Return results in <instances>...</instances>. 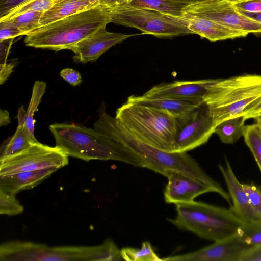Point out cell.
<instances>
[{
  "mask_svg": "<svg viewBox=\"0 0 261 261\" xmlns=\"http://www.w3.org/2000/svg\"><path fill=\"white\" fill-rule=\"evenodd\" d=\"M96 129L128 149L141 160L144 168L164 175L168 170L182 172L199 179L213 187L216 192L229 204L228 193L221 185L209 176L198 163L186 152L163 151L141 141L108 113L98 120Z\"/></svg>",
  "mask_w": 261,
  "mask_h": 261,
  "instance_id": "6da1fadb",
  "label": "cell"
},
{
  "mask_svg": "<svg viewBox=\"0 0 261 261\" xmlns=\"http://www.w3.org/2000/svg\"><path fill=\"white\" fill-rule=\"evenodd\" d=\"M56 146L69 156L85 161L115 160L144 168L140 158L125 147L96 129L74 123H54L49 126Z\"/></svg>",
  "mask_w": 261,
  "mask_h": 261,
  "instance_id": "7a4b0ae2",
  "label": "cell"
},
{
  "mask_svg": "<svg viewBox=\"0 0 261 261\" xmlns=\"http://www.w3.org/2000/svg\"><path fill=\"white\" fill-rule=\"evenodd\" d=\"M111 22L110 10L98 5L90 9L37 28L25 35L27 46L58 51L79 42Z\"/></svg>",
  "mask_w": 261,
  "mask_h": 261,
  "instance_id": "3957f363",
  "label": "cell"
},
{
  "mask_svg": "<svg viewBox=\"0 0 261 261\" xmlns=\"http://www.w3.org/2000/svg\"><path fill=\"white\" fill-rule=\"evenodd\" d=\"M123 260L120 250L110 239L96 246L50 247L30 241H11L1 244V261Z\"/></svg>",
  "mask_w": 261,
  "mask_h": 261,
  "instance_id": "277c9868",
  "label": "cell"
},
{
  "mask_svg": "<svg viewBox=\"0 0 261 261\" xmlns=\"http://www.w3.org/2000/svg\"><path fill=\"white\" fill-rule=\"evenodd\" d=\"M116 120L145 144L175 152V117L169 112L126 102L116 111Z\"/></svg>",
  "mask_w": 261,
  "mask_h": 261,
  "instance_id": "5b68a950",
  "label": "cell"
},
{
  "mask_svg": "<svg viewBox=\"0 0 261 261\" xmlns=\"http://www.w3.org/2000/svg\"><path fill=\"white\" fill-rule=\"evenodd\" d=\"M261 98V75L243 74L218 79L203 98L216 125L245 111Z\"/></svg>",
  "mask_w": 261,
  "mask_h": 261,
  "instance_id": "8992f818",
  "label": "cell"
},
{
  "mask_svg": "<svg viewBox=\"0 0 261 261\" xmlns=\"http://www.w3.org/2000/svg\"><path fill=\"white\" fill-rule=\"evenodd\" d=\"M177 216L169 221L178 228L214 242L237 233L245 222L232 208H226L202 202L180 203Z\"/></svg>",
  "mask_w": 261,
  "mask_h": 261,
  "instance_id": "52a82bcc",
  "label": "cell"
},
{
  "mask_svg": "<svg viewBox=\"0 0 261 261\" xmlns=\"http://www.w3.org/2000/svg\"><path fill=\"white\" fill-rule=\"evenodd\" d=\"M111 22L135 28L145 34L170 37L193 34L185 17L174 16L148 9L128 7L110 10Z\"/></svg>",
  "mask_w": 261,
  "mask_h": 261,
  "instance_id": "ba28073f",
  "label": "cell"
},
{
  "mask_svg": "<svg viewBox=\"0 0 261 261\" xmlns=\"http://www.w3.org/2000/svg\"><path fill=\"white\" fill-rule=\"evenodd\" d=\"M68 156L57 146L37 142L18 153L0 159V177L50 168L59 169L68 164Z\"/></svg>",
  "mask_w": 261,
  "mask_h": 261,
  "instance_id": "9c48e42d",
  "label": "cell"
},
{
  "mask_svg": "<svg viewBox=\"0 0 261 261\" xmlns=\"http://www.w3.org/2000/svg\"><path fill=\"white\" fill-rule=\"evenodd\" d=\"M175 119V152H187L206 143L216 126L204 103Z\"/></svg>",
  "mask_w": 261,
  "mask_h": 261,
  "instance_id": "30bf717a",
  "label": "cell"
},
{
  "mask_svg": "<svg viewBox=\"0 0 261 261\" xmlns=\"http://www.w3.org/2000/svg\"><path fill=\"white\" fill-rule=\"evenodd\" d=\"M185 12L247 34H261V23L240 12L228 0H213L188 6Z\"/></svg>",
  "mask_w": 261,
  "mask_h": 261,
  "instance_id": "8fae6325",
  "label": "cell"
},
{
  "mask_svg": "<svg viewBox=\"0 0 261 261\" xmlns=\"http://www.w3.org/2000/svg\"><path fill=\"white\" fill-rule=\"evenodd\" d=\"M251 247L236 233L195 251L168 257L162 260L241 261L244 255Z\"/></svg>",
  "mask_w": 261,
  "mask_h": 261,
  "instance_id": "7c38bea8",
  "label": "cell"
},
{
  "mask_svg": "<svg viewBox=\"0 0 261 261\" xmlns=\"http://www.w3.org/2000/svg\"><path fill=\"white\" fill-rule=\"evenodd\" d=\"M168 179L164 195L167 203H187L201 194L216 192L206 183L180 172L169 170L163 175Z\"/></svg>",
  "mask_w": 261,
  "mask_h": 261,
  "instance_id": "4fadbf2b",
  "label": "cell"
},
{
  "mask_svg": "<svg viewBox=\"0 0 261 261\" xmlns=\"http://www.w3.org/2000/svg\"><path fill=\"white\" fill-rule=\"evenodd\" d=\"M103 27L72 46L75 63L94 62L112 46L121 43L134 35L108 31Z\"/></svg>",
  "mask_w": 261,
  "mask_h": 261,
  "instance_id": "5bb4252c",
  "label": "cell"
},
{
  "mask_svg": "<svg viewBox=\"0 0 261 261\" xmlns=\"http://www.w3.org/2000/svg\"><path fill=\"white\" fill-rule=\"evenodd\" d=\"M218 80L203 79L162 83L153 86L143 94L203 102L204 96Z\"/></svg>",
  "mask_w": 261,
  "mask_h": 261,
  "instance_id": "9a60e30c",
  "label": "cell"
},
{
  "mask_svg": "<svg viewBox=\"0 0 261 261\" xmlns=\"http://www.w3.org/2000/svg\"><path fill=\"white\" fill-rule=\"evenodd\" d=\"M225 161V166L219 165V168L224 178L228 193L232 201L231 207L244 222H261V217L252 206L242 184L237 178L229 161L227 159Z\"/></svg>",
  "mask_w": 261,
  "mask_h": 261,
  "instance_id": "2e32d148",
  "label": "cell"
},
{
  "mask_svg": "<svg viewBox=\"0 0 261 261\" xmlns=\"http://www.w3.org/2000/svg\"><path fill=\"white\" fill-rule=\"evenodd\" d=\"M184 17L188 21V28L212 42L244 37L247 34L223 25L205 18L191 15L185 12Z\"/></svg>",
  "mask_w": 261,
  "mask_h": 261,
  "instance_id": "e0dca14e",
  "label": "cell"
},
{
  "mask_svg": "<svg viewBox=\"0 0 261 261\" xmlns=\"http://www.w3.org/2000/svg\"><path fill=\"white\" fill-rule=\"evenodd\" d=\"M126 102L165 110L175 117L182 116L204 103L163 96H148L144 94L132 95L128 97Z\"/></svg>",
  "mask_w": 261,
  "mask_h": 261,
  "instance_id": "ac0fdd59",
  "label": "cell"
},
{
  "mask_svg": "<svg viewBox=\"0 0 261 261\" xmlns=\"http://www.w3.org/2000/svg\"><path fill=\"white\" fill-rule=\"evenodd\" d=\"M57 169L54 168L25 171L0 177V189L16 195L26 190L32 189L49 177Z\"/></svg>",
  "mask_w": 261,
  "mask_h": 261,
  "instance_id": "d6986e66",
  "label": "cell"
},
{
  "mask_svg": "<svg viewBox=\"0 0 261 261\" xmlns=\"http://www.w3.org/2000/svg\"><path fill=\"white\" fill-rule=\"evenodd\" d=\"M99 0H58L43 12L40 27L90 9L98 5Z\"/></svg>",
  "mask_w": 261,
  "mask_h": 261,
  "instance_id": "ffe728a7",
  "label": "cell"
},
{
  "mask_svg": "<svg viewBox=\"0 0 261 261\" xmlns=\"http://www.w3.org/2000/svg\"><path fill=\"white\" fill-rule=\"evenodd\" d=\"M25 112L22 106L18 111V125L17 129L14 135L5 140L1 145L0 159L18 153L38 142L23 124Z\"/></svg>",
  "mask_w": 261,
  "mask_h": 261,
  "instance_id": "44dd1931",
  "label": "cell"
},
{
  "mask_svg": "<svg viewBox=\"0 0 261 261\" xmlns=\"http://www.w3.org/2000/svg\"><path fill=\"white\" fill-rule=\"evenodd\" d=\"M188 6L173 0H133L126 7L151 9L168 15L184 17V10Z\"/></svg>",
  "mask_w": 261,
  "mask_h": 261,
  "instance_id": "7402d4cb",
  "label": "cell"
},
{
  "mask_svg": "<svg viewBox=\"0 0 261 261\" xmlns=\"http://www.w3.org/2000/svg\"><path fill=\"white\" fill-rule=\"evenodd\" d=\"M245 121L244 116L225 120L216 125L214 133L218 136L222 143L234 144L243 137Z\"/></svg>",
  "mask_w": 261,
  "mask_h": 261,
  "instance_id": "603a6c76",
  "label": "cell"
},
{
  "mask_svg": "<svg viewBox=\"0 0 261 261\" xmlns=\"http://www.w3.org/2000/svg\"><path fill=\"white\" fill-rule=\"evenodd\" d=\"M46 84L43 81H36L33 87L31 98L24 116L23 124L29 130L31 134L34 136V113L38 111V107L41 98L45 93Z\"/></svg>",
  "mask_w": 261,
  "mask_h": 261,
  "instance_id": "cb8c5ba5",
  "label": "cell"
},
{
  "mask_svg": "<svg viewBox=\"0 0 261 261\" xmlns=\"http://www.w3.org/2000/svg\"><path fill=\"white\" fill-rule=\"evenodd\" d=\"M123 260L127 261H161L148 241L142 243L140 249L126 247L121 250Z\"/></svg>",
  "mask_w": 261,
  "mask_h": 261,
  "instance_id": "d4e9b609",
  "label": "cell"
},
{
  "mask_svg": "<svg viewBox=\"0 0 261 261\" xmlns=\"http://www.w3.org/2000/svg\"><path fill=\"white\" fill-rule=\"evenodd\" d=\"M44 12L29 11L13 17L1 20H7L27 35L39 28L40 20Z\"/></svg>",
  "mask_w": 261,
  "mask_h": 261,
  "instance_id": "484cf974",
  "label": "cell"
},
{
  "mask_svg": "<svg viewBox=\"0 0 261 261\" xmlns=\"http://www.w3.org/2000/svg\"><path fill=\"white\" fill-rule=\"evenodd\" d=\"M243 137L261 172V133L255 124L245 126Z\"/></svg>",
  "mask_w": 261,
  "mask_h": 261,
  "instance_id": "4316f807",
  "label": "cell"
},
{
  "mask_svg": "<svg viewBox=\"0 0 261 261\" xmlns=\"http://www.w3.org/2000/svg\"><path fill=\"white\" fill-rule=\"evenodd\" d=\"M237 233L250 246H261V222H245Z\"/></svg>",
  "mask_w": 261,
  "mask_h": 261,
  "instance_id": "83f0119b",
  "label": "cell"
},
{
  "mask_svg": "<svg viewBox=\"0 0 261 261\" xmlns=\"http://www.w3.org/2000/svg\"><path fill=\"white\" fill-rule=\"evenodd\" d=\"M55 0H29L10 11L0 20L7 19L29 11L45 12L54 5Z\"/></svg>",
  "mask_w": 261,
  "mask_h": 261,
  "instance_id": "f1b7e54d",
  "label": "cell"
},
{
  "mask_svg": "<svg viewBox=\"0 0 261 261\" xmlns=\"http://www.w3.org/2000/svg\"><path fill=\"white\" fill-rule=\"evenodd\" d=\"M23 206L16 199L15 195L9 194L0 189V214L14 216L21 214Z\"/></svg>",
  "mask_w": 261,
  "mask_h": 261,
  "instance_id": "f546056e",
  "label": "cell"
},
{
  "mask_svg": "<svg viewBox=\"0 0 261 261\" xmlns=\"http://www.w3.org/2000/svg\"><path fill=\"white\" fill-rule=\"evenodd\" d=\"M242 185L252 206L261 217V188L252 182Z\"/></svg>",
  "mask_w": 261,
  "mask_h": 261,
  "instance_id": "4dcf8cb0",
  "label": "cell"
},
{
  "mask_svg": "<svg viewBox=\"0 0 261 261\" xmlns=\"http://www.w3.org/2000/svg\"><path fill=\"white\" fill-rule=\"evenodd\" d=\"M22 32L7 20H0V40L23 35Z\"/></svg>",
  "mask_w": 261,
  "mask_h": 261,
  "instance_id": "1f68e13d",
  "label": "cell"
},
{
  "mask_svg": "<svg viewBox=\"0 0 261 261\" xmlns=\"http://www.w3.org/2000/svg\"><path fill=\"white\" fill-rule=\"evenodd\" d=\"M233 4L240 12L261 13V0H252Z\"/></svg>",
  "mask_w": 261,
  "mask_h": 261,
  "instance_id": "d6a6232c",
  "label": "cell"
},
{
  "mask_svg": "<svg viewBox=\"0 0 261 261\" xmlns=\"http://www.w3.org/2000/svg\"><path fill=\"white\" fill-rule=\"evenodd\" d=\"M60 75L73 86L79 85L82 82V79L79 71L72 68H66L62 69Z\"/></svg>",
  "mask_w": 261,
  "mask_h": 261,
  "instance_id": "836d02e7",
  "label": "cell"
},
{
  "mask_svg": "<svg viewBox=\"0 0 261 261\" xmlns=\"http://www.w3.org/2000/svg\"><path fill=\"white\" fill-rule=\"evenodd\" d=\"M17 64L16 60L7 61L5 63L0 64V84H3L11 75Z\"/></svg>",
  "mask_w": 261,
  "mask_h": 261,
  "instance_id": "e575fe53",
  "label": "cell"
},
{
  "mask_svg": "<svg viewBox=\"0 0 261 261\" xmlns=\"http://www.w3.org/2000/svg\"><path fill=\"white\" fill-rule=\"evenodd\" d=\"M29 0H0V18L10 11Z\"/></svg>",
  "mask_w": 261,
  "mask_h": 261,
  "instance_id": "d590c367",
  "label": "cell"
},
{
  "mask_svg": "<svg viewBox=\"0 0 261 261\" xmlns=\"http://www.w3.org/2000/svg\"><path fill=\"white\" fill-rule=\"evenodd\" d=\"M133 0H99L98 5L109 10L127 6Z\"/></svg>",
  "mask_w": 261,
  "mask_h": 261,
  "instance_id": "8d00e7d4",
  "label": "cell"
},
{
  "mask_svg": "<svg viewBox=\"0 0 261 261\" xmlns=\"http://www.w3.org/2000/svg\"><path fill=\"white\" fill-rule=\"evenodd\" d=\"M14 38L0 40V64L7 62L11 46Z\"/></svg>",
  "mask_w": 261,
  "mask_h": 261,
  "instance_id": "74e56055",
  "label": "cell"
},
{
  "mask_svg": "<svg viewBox=\"0 0 261 261\" xmlns=\"http://www.w3.org/2000/svg\"><path fill=\"white\" fill-rule=\"evenodd\" d=\"M241 261H261V246L250 248L244 255Z\"/></svg>",
  "mask_w": 261,
  "mask_h": 261,
  "instance_id": "f35d334b",
  "label": "cell"
},
{
  "mask_svg": "<svg viewBox=\"0 0 261 261\" xmlns=\"http://www.w3.org/2000/svg\"><path fill=\"white\" fill-rule=\"evenodd\" d=\"M261 113V98L254 102L245 112L244 118L248 119L254 118Z\"/></svg>",
  "mask_w": 261,
  "mask_h": 261,
  "instance_id": "ab89813d",
  "label": "cell"
},
{
  "mask_svg": "<svg viewBox=\"0 0 261 261\" xmlns=\"http://www.w3.org/2000/svg\"><path fill=\"white\" fill-rule=\"evenodd\" d=\"M11 119L9 112L6 110L1 109L0 111V126H6L10 124Z\"/></svg>",
  "mask_w": 261,
  "mask_h": 261,
  "instance_id": "60d3db41",
  "label": "cell"
},
{
  "mask_svg": "<svg viewBox=\"0 0 261 261\" xmlns=\"http://www.w3.org/2000/svg\"><path fill=\"white\" fill-rule=\"evenodd\" d=\"M240 12V11H239ZM242 14L246 15V16L252 18L256 21H258L260 23H261V13H248V12H240Z\"/></svg>",
  "mask_w": 261,
  "mask_h": 261,
  "instance_id": "b9f144b4",
  "label": "cell"
},
{
  "mask_svg": "<svg viewBox=\"0 0 261 261\" xmlns=\"http://www.w3.org/2000/svg\"><path fill=\"white\" fill-rule=\"evenodd\" d=\"M176 2L182 3L187 5L188 6L203 3L205 2L211 1L213 0H173Z\"/></svg>",
  "mask_w": 261,
  "mask_h": 261,
  "instance_id": "7bdbcfd3",
  "label": "cell"
},
{
  "mask_svg": "<svg viewBox=\"0 0 261 261\" xmlns=\"http://www.w3.org/2000/svg\"><path fill=\"white\" fill-rule=\"evenodd\" d=\"M254 119L255 120V124L261 133V113L257 115Z\"/></svg>",
  "mask_w": 261,
  "mask_h": 261,
  "instance_id": "ee69618b",
  "label": "cell"
},
{
  "mask_svg": "<svg viewBox=\"0 0 261 261\" xmlns=\"http://www.w3.org/2000/svg\"><path fill=\"white\" fill-rule=\"evenodd\" d=\"M230 2L236 4L240 2H246V1H252V0H228Z\"/></svg>",
  "mask_w": 261,
  "mask_h": 261,
  "instance_id": "f6af8a7d",
  "label": "cell"
},
{
  "mask_svg": "<svg viewBox=\"0 0 261 261\" xmlns=\"http://www.w3.org/2000/svg\"><path fill=\"white\" fill-rule=\"evenodd\" d=\"M57 1H58V0H55V2Z\"/></svg>",
  "mask_w": 261,
  "mask_h": 261,
  "instance_id": "bcb514c9",
  "label": "cell"
}]
</instances>
